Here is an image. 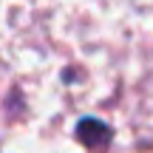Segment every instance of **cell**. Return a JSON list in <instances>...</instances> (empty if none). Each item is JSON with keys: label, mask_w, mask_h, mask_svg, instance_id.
<instances>
[{"label": "cell", "mask_w": 153, "mask_h": 153, "mask_svg": "<svg viewBox=\"0 0 153 153\" xmlns=\"http://www.w3.org/2000/svg\"><path fill=\"white\" fill-rule=\"evenodd\" d=\"M76 139L91 150H105L111 145V128L94 116H85L76 122Z\"/></svg>", "instance_id": "obj_1"}]
</instances>
